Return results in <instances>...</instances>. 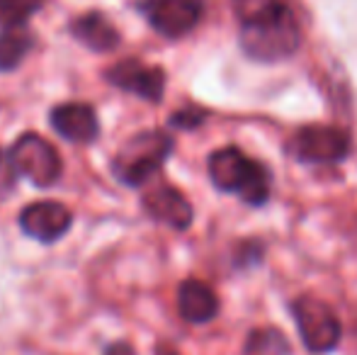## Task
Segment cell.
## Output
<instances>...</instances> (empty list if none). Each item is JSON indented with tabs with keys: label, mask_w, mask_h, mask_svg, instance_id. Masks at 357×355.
Returning <instances> with one entry per match:
<instances>
[{
	"label": "cell",
	"mask_w": 357,
	"mask_h": 355,
	"mask_svg": "<svg viewBox=\"0 0 357 355\" xmlns=\"http://www.w3.org/2000/svg\"><path fill=\"white\" fill-rule=\"evenodd\" d=\"M241 47L253 61L275 63L289 59L301 47V29L294 13L280 0L248 15L241 22Z\"/></svg>",
	"instance_id": "6da1fadb"
},
{
	"label": "cell",
	"mask_w": 357,
	"mask_h": 355,
	"mask_svg": "<svg viewBox=\"0 0 357 355\" xmlns=\"http://www.w3.org/2000/svg\"><path fill=\"white\" fill-rule=\"evenodd\" d=\"M209 178L224 192H236L245 204L260 207L268 202L273 190V176L258 161H250L243 151L234 146L219 149L209 156Z\"/></svg>",
	"instance_id": "7a4b0ae2"
},
{
	"label": "cell",
	"mask_w": 357,
	"mask_h": 355,
	"mask_svg": "<svg viewBox=\"0 0 357 355\" xmlns=\"http://www.w3.org/2000/svg\"><path fill=\"white\" fill-rule=\"evenodd\" d=\"M170 151H173V139L160 129L134 134L117 151L112 161V171L119 183L139 188L160 171Z\"/></svg>",
	"instance_id": "3957f363"
},
{
	"label": "cell",
	"mask_w": 357,
	"mask_h": 355,
	"mask_svg": "<svg viewBox=\"0 0 357 355\" xmlns=\"http://www.w3.org/2000/svg\"><path fill=\"white\" fill-rule=\"evenodd\" d=\"M353 149L350 134L333 124H306L287 142V151L301 163H338Z\"/></svg>",
	"instance_id": "277c9868"
},
{
	"label": "cell",
	"mask_w": 357,
	"mask_h": 355,
	"mask_svg": "<svg viewBox=\"0 0 357 355\" xmlns=\"http://www.w3.org/2000/svg\"><path fill=\"white\" fill-rule=\"evenodd\" d=\"M291 312H294L301 341L311 353H328L340 343V333H343L340 319L324 299L304 294L294 299Z\"/></svg>",
	"instance_id": "5b68a950"
},
{
	"label": "cell",
	"mask_w": 357,
	"mask_h": 355,
	"mask_svg": "<svg viewBox=\"0 0 357 355\" xmlns=\"http://www.w3.org/2000/svg\"><path fill=\"white\" fill-rule=\"evenodd\" d=\"M10 166L20 178L32 180L39 188L54 185L63 173L59 151L39 134H22L10 149Z\"/></svg>",
	"instance_id": "8992f818"
},
{
	"label": "cell",
	"mask_w": 357,
	"mask_h": 355,
	"mask_svg": "<svg viewBox=\"0 0 357 355\" xmlns=\"http://www.w3.org/2000/svg\"><path fill=\"white\" fill-rule=\"evenodd\" d=\"M142 10L155 32L168 39H180L199 24L204 0H144Z\"/></svg>",
	"instance_id": "52a82bcc"
},
{
	"label": "cell",
	"mask_w": 357,
	"mask_h": 355,
	"mask_svg": "<svg viewBox=\"0 0 357 355\" xmlns=\"http://www.w3.org/2000/svg\"><path fill=\"white\" fill-rule=\"evenodd\" d=\"M114 88L132 93L149 103H160L165 93V73L158 66H146L139 59H124L105 73Z\"/></svg>",
	"instance_id": "ba28073f"
},
{
	"label": "cell",
	"mask_w": 357,
	"mask_h": 355,
	"mask_svg": "<svg viewBox=\"0 0 357 355\" xmlns=\"http://www.w3.org/2000/svg\"><path fill=\"white\" fill-rule=\"evenodd\" d=\"M71 222L73 219L66 204L52 202V199L27 204L20 212V229L27 236H32L34 241H42V243H52L56 239H61L71 229Z\"/></svg>",
	"instance_id": "9c48e42d"
},
{
	"label": "cell",
	"mask_w": 357,
	"mask_h": 355,
	"mask_svg": "<svg viewBox=\"0 0 357 355\" xmlns=\"http://www.w3.org/2000/svg\"><path fill=\"white\" fill-rule=\"evenodd\" d=\"M52 127L56 129L59 137L73 144H93L100 134L98 114L85 103H63L52 109L49 114Z\"/></svg>",
	"instance_id": "30bf717a"
},
{
	"label": "cell",
	"mask_w": 357,
	"mask_h": 355,
	"mask_svg": "<svg viewBox=\"0 0 357 355\" xmlns=\"http://www.w3.org/2000/svg\"><path fill=\"white\" fill-rule=\"evenodd\" d=\"M144 207L158 222L168 224L173 229H188L192 224V204L188 202L180 190L170 188V185H155L144 195Z\"/></svg>",
	"instance_id": "8fae6325"
},
{
	"label": "cell",
	"mask_w": 357,
	"mask_h": 355,
	"mask_svg": "<svg viewBox=\"0 0 357 355\" xmlns=\"http://www.w3.org/2000/svg\"><path fill=\"white\" fill-rule=\"evenodd\" d=\"M178 309L185 322L207 324L219 312V299L209 285L199 282V280H185L178 289Z\"/></svg>",
	"instance_id": "7c38bea8"
},
{
	"label": "cell",
	"mask_w": 357,
	"mask_h": 355,
	"mask_svg": "<svg viewBox=\"0 0 357 355\" xmlns=\"http://www.w3.org/2000/svg\"><path fill=\"white\" fill-rule=\"evenodd\" d=\"M71 34L90 52H112L119 47V32L102 13H85L71 22Z\"/></svg>",
	"instance_id": "4fadbf2b"
},
{
	"label": "cell",
	"mask_w": 357,
	"mask_h": 355,
	"mask_svg": "<svg viewBox=\"0 0 357 355\" xmlns=\"http://www.w3.org/2000/svg\"><path fill=\"white\" fill-rule=\"evenodd\" d=\"M32 34L24 27H10L0 34V71H13L32 49Z\"/></svg>",
	"instance_id": "5bb4252c"
},
{
	"label": "cell",
	"mask_w": 357,
	"mask_h": 355,
	"mask_svg": "<svg viewBox=\"0 0 357 355\" xmlns=\"http://www.w3.org/2000/svg\"><path fill=\"white\" fill-rule=\"evenodd\" d=\"M245 355H289V343L278 328H255L250 331L243 348Z\"/></svg>",
	"instance_id": "9a60e30c"
},
{
	"label": "cell",
	"mask_w": 357,
	"mask_h": 355,
	"mask_svg": "<svg viewBox=\"0 0 357 355\" xmlns=\"http://www.w3.org/2000/svg\"><path fill=\"white\" fill-rule=\"evenodd\" d=\"M44 0H0V27H24L34 13H39Z\"/></svg>",
	"instance_id": "2e32d148"
},
{
	"label": "cell",
	"mask_w": 357,
	"mask_h": 355,
	"mask_svg": "<svg viewBox=\"0 0 357 355\" xmlns=\"http://www.w3.org/2000/svg\"><path fill=\"white\" fill-rule=\"evenodd\" d=\"M204 119V112L197 107H185L180 109V112H175L173 117H170V124L173 127H180V129H192V127H199Z\"/></svg>",
	"instance_id": "e0dca14e"
},
{
	"label": "cell",
	"mask_w": 357,
	"mask_h": 355,
	"mask_svg": "<svg viewBox=\"0 0 357 355\" xmlns=\"http://www.w3.org/2000/svg\"><path fill=\"white\" fill-rule=\"evenodd\" d=\"M105 355H137V353H134V348L129 346V343L119 341V343H114V346H109L107 351H105Z\"/></svg>",
	"instance_id": "ac0fdd59"
},
{
	"label": "cell",
	"mask_w": 357,
	"mask_h": 355,
	"mask_svg": "<svg viewBox=\"0 0 357 355\" xmlns=\"http://www.w3.org/2000/svg\"><path fill=\"white\" fill-rule=\"evenodd\" d=\"M158 355H178V353H173V351H158Z\"/></svg>",
	"instance_id": "d6986e66"
}]
</instances>
